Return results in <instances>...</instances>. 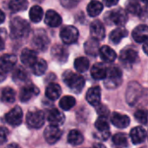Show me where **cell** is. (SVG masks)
Wrapping results in <instances>:
<instances>
[{
    "label": "cell",
    "instance_id": "cell-1",
    "mask_svg": "<svg viewBox=\"0 0 148 148\" xmlns=\"http://www.w3.org/2000/svg\"><path fill=\"white\" fill-rule=\"evenodd\" d=\"M31 30L29 23L20 16L14 17L10 23V34L12 39H20L28 36Z\"/></svg>",
    "mask_w": 148,
    "mask_h": 148
},
{
    "label": "cell",
    "instance_id": "cell-2",
    "mask_svg": "<svg viewBox=\"0 0 148 148\" xmlns=\"http://www.w3.org/2000/svg\"><path fill=\"white\" fill-rule=\"evenodd\" d=\"M63 81L66 84V86L76 94H79L85 86L84 77L70 70H67L64 73Z\"/></svg>",
    "mask_w": 148,
    "mask_h": 148
},
{
    "label": "cell",
    "instance_id": "cell-3",
    "mask_svg": "<svg viewBox=\"0 0 148 148\" xmlns=\"http://www.w3.org/2000/svg\"><path fill=\"white\" fill-rule=\"evenodd\" d=\"M105 80V86L109 89H114L120 87L122 83V72L118 67H111L107 69L106 76Z\"/></svg>",
    "mask_w": 148,
    "mask_h": 148
},
{
    "label": "cell",
    "instance_id": "cell-4",
    "mask_svg": "<svg viewBox=\"0 0 148 148\" xmlns=\"http://www.w3.org/2000/svg\"><path fill=\"white\" fill-rule=\"evenodd\" d=\"M105 19L109 24L123 27L128 20V16L126 10H124L121 8H118L107 12V14L105 16Z\"/></svg>",
    "mask_w": 148,
    "mask_h": 148
},
{
    "label": "cell",
    "instance_id": "cell-5",
    "mask_svg": "<svg viewBox=\"0 0 148 148\" xmlns=\"http://www.w3.org/2000/svg\"><path fill=\"white\" fill-rule=\"evenodd\" d=\"M50 44V39L46 32L43 29H38L32 36L31 46L38 51H45Z\"/></svg>",
    "mask_w": 148,
    "mask_h": 148
},
{
    "label": "cell",
    "instance_id": "cell-6",
    "mask_svg": "<svg viewBox=\"0 0 148 148\" xmlns=\"http://www.w3.org/2000/svg\"><path fill=\"white\" fill-rule=\"evenodd\" d=\"M95 127L97 132L94 134V137L99 140H106L110 137V127L106 118L99 116L95 122Z\"/></svg>",
    "mask_w": 148,
    "mask_h": 148
},
{
    "label": "cell",
    "instance_id": "cell-7",
    "mask_svg": "<svg viewBox=\"0 0 148 148\" xmlns=\"http://www.w3.org/2000/svg\"><path fill=\"white\" fill-rule=\"evenodd\" d=\"M27 124L32 128H40L44 123V114L38 109H32L26 116Z\"/></svg>",
    "mask_w": 148,
    "mask_h": 148
},
{
    "label": "cell",
    "instance_id": "cell-8",
    "mask_svg": "<svg viewBox=\"0 0 148 148\" xmlns=\"http://www.w3.org/2000/svg\"><path fill=\"white\" fill-rule=\"evenodd\" d=\"M79 30L72 25H66L60 30V38L65 44H72L79 38Z\"/></svg>",
    "mask_w": 148,
    "mask_h": 148
},
{
    "label": "cell",
    "instance_id": "cell-9",
    "mask_svg": "<svg viewBox=\"0 0 148 148\" xmlns=\"http://www.w3.org/2000/svg\"><path fill=\"white\" fill-rule=\"evenodd\" d=\"M141 95H142L141 86L138 82H133L128 85V88L126 90V101L128 102V104L133 106L139 101Z\"/></svg>",
    "mask_w": 148,
    "mask_h": 148
},
{
    "label": "cell",
    "instance_id": "cell-10",
    "mask_svg": "<svg viewBox=\"0 0 148 148\" xmlns=\"http://www.w3.org/2000/svg\"><path fill=\"white\" fill-rule=\"evenodd\" d=\"M5 121L9 125L12 127L19 126L23 121V111L21 108L16 106L11 110H10L5 115Z\"/></svg>",
    "mask_w": 148,
    "mask_h": 148
},
{
    "label": "cell",
    "instance_id": "cell-11",
    "mask_svg": "<svg viewBox=\"0 0 148 148\" xmlns=\"http://www.w3.org/2000/svg\"><path fill=\"white\" fill-rule=\"evenodd\" d=\"M137 59H138V52L133 48L127 47L122 49L120 52V60L126 66L133 65L137 62Z\"/></svg>",
    "mask_w": 148,
    "mask_h": 148
},
{
    "label": "cell",
    "instance_id": "cell-12",
    "mask_svg": "<svg viewBox=\"0 0 148 148\" xmlns=\"http://www.w3.org/2000/svg\"><path fill=\"white\" fill-rule=\"evenodd\" d=\"M17 63V57L14 55L6 54L0 57V73L6 75L12 70Z\"/></svg>",
    "mask_w": 148,
    "mask_h": 148
},
{
    "label": "cell",
    "instance_id": "cell-13",
    "mask_svg": "<svg viewBox=\"0 0 148 148\" xmlns=\"http://www.w3.org/2000/svg\"><path fill=\"white\" fill-rule=\"evenodd\" d=\"M44 136L49 144H55L60 140L62 136V131L59 127L50 125L44 129Z\"/></svg>",
    "mask_w": 148,
    "mask_h": 148
},
{
    "label": "cell",
    "instance_id": "cell-14",
    "mask_svg": "<svg viewBox=\"0 0 148 148\" xmlns=\"http://www.w3.org/2000/svg\"><path fill=\"white\" fill-rule=\"evenodd\" d=\"M51 53L52 58L59 63L65 62L68 59V56H69V53H68L67 49L65 47L60 45V44H55L51 48Z\"/></svg>",
    "mask_w": 148,
    "mask_h": 148
},
{
    "label": "cell",
    "instance_id": "cell-15",
    "mask_svg": "<svg viewBox=\"0 0 148 148\" xmlns=\"http://www.w3.org/2000/svg\"><path fill=\"white\" fill-rule=\"evenodd\" d=\"M90 32H91L92 38L97 41H101L106 36V29L104 24L99 20H95L91 23Z\"/></svg>",
    "mask_w": 148,
    "mask_h": 148
},
{
    "label": "cell",
    "instance_id": "cell-16",
    "mask_svg": "<svg viewBox=\"0 0 148 148\" xmlns=\"http://www.w3.org/2000/svg\"><path fill=\"white\" fill-rule=\"evenodd\" d=\"M39 89L33 84H27L24 86L19 93V99L22 102H27L34 96L38 95Z\"/></svg>",
    "mask_w": 148,
    "mask_h": 148
},
{
    "label": "cell",
    "instance_id": "cell-17",
    "mask_svg": "<svg viewBox=\"0 0 148 148\" xmlns=\"http://www.w3.org/2000/svg\"><path fill=\"white\" fill-rule=\"evenodd\" d=\"M20 58H21L22 63L25 65L26 67H30V68H31L38 60L35 50H32L30 49H23V51L21 52Z\"/></svg>",
    "mask_w": 148,
    "mask_h": 148
},
{
    "label": "cell",
    "instance_id": "cell-18",
    "mask_svg": "<svg viewBox=\"0 0 148 148\" xmlns=\"http://www.w3.org/2000/svg\"><path fill=\"white\" fill-rule=\"evenodd\" d=\"M44 23L46 25L51 28H56V27H58L62 23V17L55 10H49L45 14Z\"/></svg>",
    "mask_w": 148,
    "mask_h": 148
},
{
    "label": "cell",
    "instance_id": "cell-19",
    "mask_svg": "<svg viewBox=\"0 0 148 148\" xmlns=\"http://www.w3.org/2000/svg\"><path fill=\"white\" fill-rule=\"evenodd\" d=\"M133 38L137 42H145L148 40V26L146 24H140L137 26L132 33Z\"/></svg>",
    "mask_w": 148,
    "mask_h": 148
},
{
    "label": "cell",
    "instance_id": "cell-20",
    "mask_svg": "<svg viewBox=\"0 0 148 148\" xmlns=\"http://www.w3.org/2000/svg\"><path fill=\"white\" fill-rule=\"evenodd\" d=\"M101 99V89L99 87H92L88 89L86 93V101L92 106L97 107L100 103Z\"/></svg>",
    "mask_w": 148,
    "mask_h": 148
},
{
    "label": "cell",
    "instance_id": "cell-21",
    "mask_svg": "<svg viewBox=\"0 0 148 148\" xmlns=\"http://www.w3.org/2000/svg\"><path fill=\"white\" fill-rule=\"evenodd\" d=\"M48 121L51 126L60 127L65 122V115L57 108H53L49 112L48 114Z\"/></svg>",
    "mask_w": 148,
    "mask_h": 148
},
{
    "label": "cell",
    "instance_id": "cell-22",
    "mask_svg": "<svg viewBox=\"0 0 148 148\" xmlns=\"http://www.w3.org/2000/svg\"><path fill=\"white\" fill-rule=\"evenodd\" d=\"M111 121L118 128H126L130 124V118L120 113H113L111 117Z\"/></svg>",
    "mask_w": 148,
    "mask_h": 148
},
{
    "label": "cell",
    "instance_id": "cell-23",
    "mask_svg": "<svg viewBox=\"0 0 148 148\" xmlns=\"http://www.w3.org/2000/svg\"><path fill=\"white\" fill-rule=\"evenodd\" d=\"M147 134L146 130L141 127H133L130 132L131 140H132L133 143L135 145L141 144L142 142H144V140L147 138Z\"/></svg>",
    "mask_w": 148,
    "mask_h": 148
},
{
    "label": "cell",
    "instance_id": "cell-24",
    "mask_svg": "<svg viewBox=\"0 0 148 148\" xmlns=\"http://www.w3.org/2000/svg\"><path fill=\"white\" fill-rule=\"evenodd\" d=\"M107 73V68L106 67L105 64L99 62L95 63L92 69H91V75L93 79L95 80H103L106 78Z\"/></svg>",
    "mask_w": 148,
    "mask_h": 148
},
{
    "label": "cell",
    "instance_id": "cell-25",
    "mask_svg": "<svg viewBox=\"0 0 148 148\" xmlns=\"http://www.w3.org/2000/svg\"><path fill=\"white\" fill-rule=\"evenodd\" d=\"M99 56L101 59L106 62H113L117 57L116 52L107 45H104L99 49Z\"/></svg>",
    "mask_w": 148,
    "mask_h": 148
},
{
    "label": "cell",
    "instance_id": "cell-26",
    "mask_svg": "<svg viewBox=\"0 0 148 148\" xmlns=\"http://www.w3.org/2000/svg\"><path fill=\"white\" fill-rule=\"evenodd\" d=\"M127 35H128V31H127V29L126 28H124V27H119V28L113 29L111 32V34L109 36V39H110V41L113 43L118 44V43L120 42V41L124 37L127 36Z\"/></svg>",
    "mask_w": 148,
    "mask_h": 148
},
{
    "label": "cell",
    "instance_id": "cell-27",
    "mask_svg": "<svg viewBox=\"0 0 148 148\" xmlns=\"http://www.w3.org/2000/svg\"><path fill=\"white\" fill-rule=\"evenodd\" d=\"M85 51L87 55L92 56H96L99 52V41L93 39V38H90L88 39L85 45Z\"/></svg>",
    "mask_w": 148,
    "mask_h": 148
},
{
    "label": "cell",
    "instance_id": "cell-28",
    "mask_svg": "<svg viewBox=\"0 0 148 148\" xmlns=\"http://www.w3.org/2000/svg\"><path fill=\"white\" fill-rule=\"evenodd\" d=\"M61 95V88L57 83H50L45 90V95L51 101L57 100Z\"/></svg>",
    "mask_w": 148,
    "mask_h": 148
},
{
    "label": "cell",
    "instance_id": "cell-29",
    "mask_svg": "<svg viewBox=\"0 0 148 148\" xmlns=\"http://www.w3.org/2000/svg\"><path fill=\"white\" fill-rule=\"evenodd\" d=\"M103 8H104V6H103L102 3H100V2L98 1V0H92V1L88 3L87 9H86V10H87L88 15H89L90 16L94 17V16H99V15L102 12Z\"/></svg>",
    "mask_w": 148,
    "mask_h": 148
},
{
    "label": "cell",
    "instance_id": "cell-30",
    "mask_svg": "<svg viewBox=\"0 0 148 148\" xmlns=\"http://www.w3.org/2000/svg\"><path fill=\"white\" fill-rule=\"evenodd\" d=\"M67 140H68V143L72 146H79L83 143L84 136L81 134V132H79V130L73 129L70 131L68 137H67Z\"/></svg>",
    "mask_w": 148,
    "mask_h": 148
},
{
    "label": "cell",
    "instance_id": "cell-31",
    "mask_svg": "<svg viewBox=\"0 0 148 148\" xmlns=\"http://www.w3.org/2000/svg\"><path fill=\"white\" fill-rule=\"evenodd\" d=\"M28 8V0H10L9 9L12 12L24 11Z\"/></svg>",
    "mask_w": 148,
    "mask_h": 148
},
{
    "label": "cell",
    "instance_id": "cell-32",
    "mask_svg": "<svg viewBox=\"0 0 148 148\" xmlns=\"http://www.w3.org/2000/svg\"><path fill=\"white\" fill-rule=\"evenodd\" d=\"M16 99V92L13 88L7 87L2 90L1 101L4 103H13Z\"/></svg>",
    "mask_w": 148,
    "mask_h": 148
},
{
    "label": "cell",
    "instance_id": "cell-33",
    "mask_svg": "<svg viewBox=\"0 0 148 148\" xmlns=\"http://www.w3.org/2000/svg\"><path fill=\"white\" fill-rule=\"evenodd\" d=\"M44 11L43 9L38 5H34L30 9L29 16L33 23H39L43 19Z\"/></svg>",
    "mask_w": 148,
    "mask_h": 148
},
{
    "label": "cell",
    "instance_id": "cell-34",
    "mask_svg": "<svg viewBox=\"0 0 148 148\" xmlns=\"http://www.w3.org/2000/svg\"><path fill=\"white\" fill-rule=\"evenodd\" d=\"M113 143L117 148H126L128 146V140L126 134L119 133L113 137Z\"/></svg>",
    "mask_w": 148,
    "mask_h": 148
},
{
    "label": "cell",
    "instance_id": "cell-35",
    "mask_svg": "<svg viewBox=\"0 0 148 148\" xmlns=\"http://www.w3.org/2000/svg\"><path fill=\"white\" fill-rule=\"evenodd\" d=\"M47 69V63L43 59H38L34 63V65L31 67L32 73L36 75H42L45 73Z\"/></svg>",
    "mask_w": 148,
    "mask_h": 148
},
{
    "label": "cell",
    "instance_id": "cell-36",
    "mask_svg": "<svg viewBox=\"0 0 148 148\" xmlns=\"http://www.w3.org/2000/svg\"><path fill=\"white\" fill-rule=\"evenodd\" d=\"M89 65H90L89 60L83 56L77 58L74 62V68L79 73L85 72L89 69Z\"/></svg>",
    "mask_w": 148,
    "mask_h": 148
},
{
    "label": "cell",
    "instance_id": "cell-37",
    "mask_svg": "<svg viewBox=\"0 0 148 148\" xmlns=\"http://www.w3.org/2000/svg\"><path fill=\"white\" fill-rule=\"evenodd\" d=\"M28 75H27V73L25 71V69L20 66L17 67L14 70H13V73H12V79L14 82H24L26 81Z\"/></svg>",
    "mask_w": 148,
    "mask_h": 148
},
{
    "label": "cell",
    "instance_id": "cell-38",
    "mask_svg": "<svg viewBox=\"0 0 148 148\" xmlns=\"http://www.w3.org/2000/svg\"><path fill=\"white\" fill-rule=\"evenodd\" d=\"M75 104H76L75 98L70 95H65L62 97L61 100L59 101V107L65 111L72 109L75 106Z\"/></svg>",
    "mask_w": 148,
    "mask_h": 148
},
{
    "label": "cell",
    "instance_id": "cell-39",
    "mask_svg": "<svg viewBox=\"0 0 148 148\" xmlns=\"http://www.w3.org/2000/svg\"><path fill=\"white\" fill-rule=\"evenodd\" d=\"M126 10L133 15H140L141 12L140 4L137 0H130L126 3Z\"/></svg>",
    "mask_w": 148,
    "mask_h": 148
},
{
    "label": "cell",
    "instance_id": "cell-40",
    "mask_svg": "<svg viewBox=\"0 0 148 148\" xmlns=\"http://www.w3.org/2000/svg\"><path fill=\"white\" fill-rule=\"evenodd\" d=\"M135 119L141 124H147L148 121V111L146 109H140L134 114Z\"/></svg>",
    "mask_w": 148,
    "mask_h": 148
},
{
    "label": "cell",
    "instance_id": "cell-41",
    "mask_svg": "<svg viewBox=\"0 0 148 148\" xmlns=\"http://www.w3.org/2000/svg\"><path fill=\"white\" fill-rule=\"evenodd\" d=\"M81 0H60V3L62 6L67 9H71L75 7Z\"/></svg>",
    "mask_w": 148,
    "mask_h": 148
},
{
    "label": "cell",
    "instance_id": "cell-42",
    "mask_svg": "<svg viewBox=\"0 0 148 148\" xmlns=\"http://www.w3.org/2000/svg\"><path fill=\"white\" fill-rule=\"evenodd\" d=\"M97 112L99 114L100 117H105L106 118L109 114V110L108 108L104 106V105H98V108H97Z\"/></svg>",
    "mask_w": 148,
    "mask_h": 148
},
{
    "label": "cell",
    "instance_id": "cell-43",
    "mask_svg": "<svg viewBox=\"0 0 148 148\" xmlns=\"http://www.w3.org/2000/svg\"><path fill=\"white\" fill-rule=\"evenodd\" d=\"M7 136H8V130L3 127H0V145L3 144L6 141Z\"/></svg>",
    "mask_w": 148,
    "mask_h": 148
},
{
    "label": "cell",
    "instance_id": "cell-44",
    "mask_svg": "<svg viewBox=\"0 0 148 148\" xmlns=\"http://www.w3.org/2000/svg\"><path fill=\"white\" fill-rule=\"evenodd\" d=\"M6 31L3 29H0V51L4 49V40L6 37Z\"/></svg>",
    "mask_w": 148,
    "mask_h": 148
},
{
    "label": "cell",
    "instance_id": "cell-45",
    "mask_svg": "<svg viewBox=\"0 0 148 148\" xmlns=\"http://www.w3.org/2000/svg\"><path fill=\"white\" fill-rule=\"evenodd\" d=\"M103 1H104V3L106 4V6H107V7L114 6L119 2V0H103Z\"/></svg>",
    "mask_w": 148,
    "mask_h": 148
},
{
    "label": "cell",
    "instance_id": "cell-46",
    "mask_svg": "<svg viewBox=\"0 0 148 148\" xmlns=\"http://www.w3.org/2000/svg\"><path fill=\"white\" fill-rule=\"evenodd\" d=\"M4 20H5V15H4V13L0 10V24L3 23L4 22Z\"/></svg>",
    "mask_w": 148,
    "mask_h": 148
},
{
    "label": "cell",
    "instance_id": "cell-47",
    "mask_svg": "<svg viewBox=\"0 0 148 148\" xmlns=\"http://www.w3.org/2000/svg\"><path fill=\"white\" fill-rule=\"evenodd\" d=\"M143 50L144 52L148 56V40H147L145 42H144V45H143Z\"/></svg>",
    "mask_w": 148,
    "mask_h": 148
},
{
    "label": "cell",
    "instance_id": "cell-48",
    "mask_svg": "<svg viewBox=\"0 0 148 148\" xmlns=\"http://www.w3.org/2000/svg\"><path fill=\"white\" fill-rule=\"evenodd\" d=\"M92 148H106L103 144H101V143H95L93 146H92Z\"/></svg>",
    "mask_w": 148,
    "mask_h": 148
},
{
    "label": "cell",
    "instance_id": "cell-49",
    "mask_svg": "<svg viewBox=\"0 0 148 148\" xmlns=\"http://www.w3.org/2000/svg\"><path fill=\"white\" fill-rule=\"evenodd\" d=\"M5 148H21L17 144H15V143H12V144H10L8 145Z\"/></svg>",
    "mask_w": 148,
    "mask_h": 148
},
{
    "label": "cell",
    "instance_id": "cell-50",
    "mask_svg": "<svg viewBox=\"0 0 148 148\" xmlns=\"http://www.w3.org/2000/svg\"><path fill=\"white\" fill-rule=\"evenodd\" d=\"M5 78H6V75H3V74H2V73H0V82L4 81Z\"/></svg>",
    "mask_w": 148,
    "mask_h": 148
},
{
    "label": "cell",
    "instance_id": "cell-51",
    "mask_svg": "<svg viewBox=\"0 0 148 148\" xmlns=\"http://www.w3.org/2000/svg\"><path fill=\"white\" fill-rule=\"evenodd\" d=\"M140 1H142L143 3H148V0H140Z\"/></svg>",
    "mask_w": 148,
    "mask_h": 148
},
{
    "label": "cell",
    "instance_id": "cell-52",
    "mask_svg": "<svg viewBox=\"0 0 148 148\" xmlns=\"http://www.w3.org/2000/svg\"><path fill=\"white\" fill-rule=\"evenodd\" d=\"M33 1H36V2H38V3H40V2H43L44 0H33Z\"/></svg>",
    "mask_w": 148,
    "mask_h": 148
}]
</instances>
